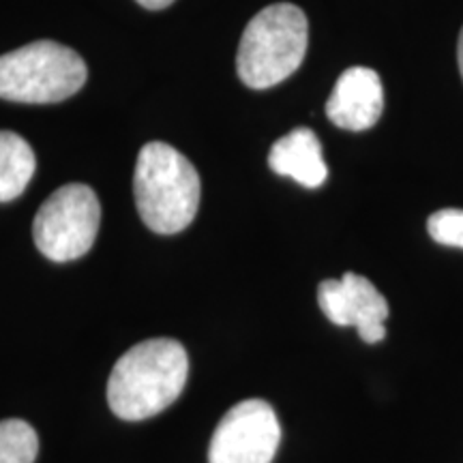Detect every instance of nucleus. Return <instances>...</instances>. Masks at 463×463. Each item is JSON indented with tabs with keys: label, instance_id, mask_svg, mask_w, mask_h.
Returning <instances> with one entry per match:
<instances>
[{
	"label": "nucleus",
	"instance_id": "obj_2",
	"mask_svg": "<svg viewBox=\"0 0 463 463\" xmlns=\"http://www.w3.org/2000/svg\"><path fill=\"white\" fill-rule=\"evenodd\" d=\"M133 195L148 230L157 234H178L198 215L200 174L170 144L148 142L137 155Z\"/></svg>",
	"mask_w": 463,
	"mask_h": 463
},
{
	"label": "nucleus",
	"instance_id": "obj_9",
	"mask_svg": "<svg viewBox=\"0 0 463 463\" xmlns=\"http://www.w3.org/2000/svg\"><path fill=\"white\" fill-rule=\"evenodd\" d=\"M269 165L279 176L292 178L309 189L320 187L328 178L322 144L309 127H298L277 140L269 153Z\"/></svg>",
	"mask_w": 463,
	"mask_h": 463
},
{
	"label": "nucleus",
	"instance_id": "obj_7",
	"mask_svg": "<svg viewBox=\"0 0 463 463\" xmlns=\"http://www.w3.org/2000/svg\"><path fill=\"white\" fill-rule=\"evenodd\" d=\"M322 314L337 326H354L364 344H380L386 337V317L391 309L372 281L356 273L341 279H326L317 288Z\"/></svg>",
	"mask_w": 463,
	"mask_h": 463
},
{
	"label": "nucleus",
	"instance_id": "obj_3",
	"mask_svg": "<svg viewBox=\"0 0 463 463\" xmlns=\"http://www.w3.org/2000/svg\"><path fill=\"white\" fill-rule=\"evenodd\" d=\"M309 24L303 9L277 3L260 11L242 33L236 71L249 89L264 90L288 80L305 61Z\"/></svg>",
	"mask_w": 463,
	"mask_h": 463
},
{
	"label": "nucleus",
	"instance_id": "obj_11",
	"mask_svg": "<svg viewBox=\"0 0 463 463\" xmlns=\"http://www.w3.org/2000/svg\"><path fill=\"white\" fill-rule=\"evenodd\" d=\"M39 453L37 431L26 420L0 422V463H34Z\"/></svg>",
	"mask_w": 463,
	"mask_h": 463
},
{
	"label": "nucleus",
	"instance_id": "obj_1",
	"mask_svg": "<svg viewBox=\"0 0 463 463\" xmlns=\"http://www.w3.org/2000/svg\"><path fill=\"white\" fill-rule=\"evenodd\" d=\"M189 358L174 339H148L133 345L114 364L108 380V403L123 420L157 416L181 397Z\"/></svg>",
	"mask_w": 463,
	"mask_h": 463
},
{
	"label": "nucleus",
	"instance_id": "obj_12",
	"mask_svg": "<svg viewBox=\"0 0 463 463\" xmlns=\"http://www.w3.org/2000/svg\"><path fill=\"white\" fill-rule=\"evenodd\" d=\"M427 230L439 245L463 249V211L459 208H444L433 213L427 222Z\"/></svg>",
	"mask_w": 463,
	"mask_h": 463
},
{
	"label": "nucleus",
	"instance_id": "obj_5",
	"mask_svg": "<svg viewBox=\"0 0 463 463\" xmlns=\"http://www.w3.org/2000/svg\"><path fill=\"white\" fill-rule=\"evenodd\" d=\"M101 222L99 198L89 184L56 189L39 208L33 223L34 245L52 262H71L95 245Z\"/></svg>",
	"mask_w": 463,
	"mask_h": 463
},
{
	"label": "nucleus",
	"instance_id": "obj_4",
	"mask_svg": "<svg viewBox=\"0 0 463 463\" xmlns=\"http://www.w3.org/2000/svg\"><path fill=\"white\" fill-rule=\"evenodd\" d=\"M89 71L78 52L54 42H34L0 56V99L58 103L82 89Z\"/></svg>",
	"mask_w": 463,
	"mask_h": 463
},
{
	"label": "nucleus",
	"instance_id": "obj_6",
	"mask_svg": "<svg viewBox=\"0 0 463 463\" xmlns=\"http://www.w3.org/2000/svg\"><path fill=\"white\" fill-rule=\"evenodd\" d=\"M281 425L273 405L245 399L230 408L208 447V463H270L279 449Z\"/></svg>",
	"mask_w": 463,
	"mask_h": 463
},
{
	"label": "nucleus",
	"instance_id": "obj_13",
	"mask_svg": "<svg viewBox=\"0 0 463 463\" xmlns=\"http://www.w3.org/2000/svg\"><path fill=\"white\" fill-rule=\"evenodd\" d=\"M137 3L142 5V7H146L150 11H159V9H165L170 7L174 0H137Z\"/></svg>",
	"mask_w": 463,
	"mask_h": 463
},
{
	"label": "nucleus",
	"instance_id": "obj_10",
	"mask_svg": "<svg viewBox=\"0 0 463 463\" xmlns=\"http://www.w3.org/2000/svg\"><path fill=\"white\" fill-rule=\"evenodd\" d=\"M37 159L24 137L0 131V202L20 198L31 183Z\"/></svg>",
	"mask_w": 463,
	"mask_h": 463
},
{
	"label": "nucleus",
	"instance_id": "obj_14",
	"mask_svg": "<svg viewBox=\"0 0 463 463\" xmlns=\"http://www.w3.org/2000/svg\"><path fill=\"white\" fill-rule=\"evenodd\" d=\"M457 62H459V73L463 78V28L459 33V43H457Z\"/></svg>",
	"mask_w": 463,
	"mask_h": 463
},
{
	"label": "nucleus",
	"instance_id": "obj_8",
	"mask_svg": "<svg viewBox=\"0 0 463 463\" xmlns=\"http://www.w3.org/2000/svg\"><path fill=\"white\" fill-rule=\"evenodd\" d=\"M384 109L380 75L369 67H350L339 75L326 101V116L345 131H367L378 123Z\"/></svg>",
	"mask_w": 463,
	"mask_h": 463
}]
</instances>
